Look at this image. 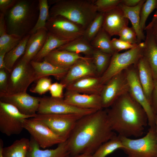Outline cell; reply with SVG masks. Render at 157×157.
I'll use <instances>...</instances> for the list:
<instances>
[{"label":"cell","mask_w":157,"mask_h":157,"mask_svg":"<svg viewBox=\"0 0 157 157\" xmlns=\"http://www.w3.org/2000/svg\"><path fill=\"white\" fill-rule=\"evenodd\" d=\"M144 30L150 33L157 43V18L154 22H150L146 26Z\"/></svg>","instance_id":"obj_45"},{"label":"cell","mask_w":157,"mask_h":157,"mask_svg":"<svg viewBox=\"0 0 157 157\" xmlns=\"http://www.w3.org/2000/svg\"><path fill=\"white\" fill-rule=\"evenodd\" d=\"M40 98L31 96L27 92L13 94L0 92V101L13 105L23 114L34 117L37 114Z\"/></svg>","instance_id":"obj_15"},{"label":"cell","mask_w":157,"mask_h":157,"mask_svg":"<svg viewBox=\"0 0 157 157\" xmlns=\"http://www.w3.org/2000/svg\"><path fill=\"white\" fill-rule=\"evenodd\" d=\"M141 0H121V3L129 7H132L137 5Z\"/></svg>","instance_id":"obj_47"},{"label":"cell","mask_w":157,"mask_h":157,"mask_svg":"<svg viewBox=\"0 0 157 157\" xmlns=\"http://www.w3.org/2000/svg\"><path fill=\"white\" fill-rule=\"evenodd\" d=\"M104 85L100 77L88 76L72 82L65 88L66 90L88 94H100Z\"/></svg>","instance_id":"obj_19"},{"label":"cell","mask_w":157,"mask_h":157,"mask_svg":"<svg viewBox=\"0 0 157 157\" xmlns=\"http://www.w3.org/2000/svg\"><path fill=\"white\" fill-rule=\"evenodd\" d=\"M30 63L34 70L37 81L41 78L50 76L61 81L69 69L58 67L45 60L40 62L31 60Z\"/></svg>","instance_id":"obj_24"},{"label":"cell","mask_w":157,"mask_h":157,"mask_svg":"<svg viewBox=\"0 0 157 157\" xmlns=\"http://www.w3.org/2000/svg\"><path fill=\"white\" fill-rule=\"evenodd\" d=\"M57 49L79 54L82 53L86 57H91L95 48L82 36L69 42Z\"/></svg>","instance_id":"obj_28"},{"label":"cell","mask_w":157,"mask_h":157,"mask_svg":"<svg viewBox=\"0 0 157 157\" xmlns=\"http://www.w3.org/2000/svg\"><path fill=\"white\" fill-rule=\"evenodd\" d=\"M104 13L98 12L84 31L83 37L90 42L102 28Z\"/></svg>","instance_id":"obj_36"},{"label":"cell","mask_w":157,"mask_h":157,"mask_svg":"<svg viewBox=\"0 0 157 157\" xmlns=\"http://www.w3.org/2000/svg\"><path fill=\"white\" fill-rule=\"evenodd\" d=\"M156 129L157 132V115H156Z\"/></svg>","instance_id":"obj_51"},{"label":"cell","mask_w":157,"mask_h":157,"mask_svg":"<svg viewBox=\"0 0 157 157\" xmlns=\"http://www.w3.org/2000/svg\"><path fill=\"white\" fill-rule=\"evenodd\" d=\"M15 0H0V10L1 13L5 14L16 3Z\"/></svg>","instance_id":"obj_44"},{"label":"cell","mask_w":157,"mask_h":157,"mask_svg":"<svg viewBox=\"0 0 157 157\" xmlns=\"http://www.w3.org/2000/svg\"><path fill=\"white\" fill-rule=\"evenodd\" d=\"M154 95L151 101V105L153 110L156 115H157V80L154 81Z\"/></svg>","instance_id":"obj_46"},{"label":"cell","mask_w":157,"mask_h":157,"mask_svg":"<svg viewBox=\"0 0 157 157\" xmlns=\"http://www.w3.org/2000/svg\"><path fill=\"white\" fill-rule=\"evenodd\" d=\"M36 81L35 73L30 62L21 59L9 73L7 93L26 92L31 84Z\"/></svg>","instance_id":"obj_8"},{"label":"cell","mask_w":157,"mask_h":157,"mask_svg":"<svg viewBox=\"0 0 157 157\" xmlns=\"http://www.w3.org/2000/svg\"><path fill=\"white\" fill-rule=\"evenodd\" d=\"M22 124L37 142L45 149L66 141L55 133L47 126L33 117L24 119Z\"/></svg>","instance_id":"obj_11"},{"label":"cell","mask_w":157,"mask_h":157,"mask_svg":"<svg viewBox=\"0 0 157 157\" xmlns=\"http://www.w3.org/2000/svg\"><path fill=\"white\" fill-rule=\"evenodd\" d=\"M49 1L52 4L49 9L50 16H61L85 30L98 13L94 0H56Z\"/></svg>","instance_id":"obj_4"},{"label":"cell","mask_w":157,"mask_h":157,"mask_svg":"<svg viewBox=\"0 0 157 157\" xmlns=\"http://www.w3.org/2000/svg\"><path fill=\"white\" fill-rule=\"evenodd\" d=\"M46 28L48 32L62 40L71 41L83 35L81 26L60 15L50 16Z\"/></svg>","instance_id":"obj_10"},{"label":"cell","mask_w":157,"mask_h":157,"mask_svg":"<svg viewBox=\"0 0 157 157\" xmlns=\"http://www.w3.org/2000/svg\"><path fill=\"white\" fill-rule=\"evenodd\" d=\"M125 71L129 86V92L144 110L147 116L148 125L150 127H156V115L145 95L137 70L134 68L129 67Z\"/></svg>","instance_id":"obj_12"},{"label":"cell","mask_w":157,"mask_h":157,"mask_svg":"<svg viewBox=\"0 0 157 157\" xmlns=\"http://www.w3.org/2000/svg\"><path fill=\"white\" fill-rule=\"evenodd\" d=\"M9 73L5 69H0V92H7Z\"/></svg>","instance_id":"obj_43"},{"label":"cell","mask_w":157,"mask_h":157,"mask_svg":"<svg viewBox=\"0 0 157 157\" xmlns=\"http://www.w3.org/2000/svg\"><path fill=\"white\" fill-rule=\"evenodd\" d=\"M143 56L151 69L155 81L157 80V43L152 35L146 31Z\"/></svg>","instance_id":"obj_26"},{"label":"cell","mask_w":157,"mask_h":157,"mask_svg":"<svg viewBox=\"0 0 157 157\" xmlns=\"http://www.w3.org/2000/svg\"><path fill=\"white\" fill-rule=\"evenodd\" d=\"M3 142L0 140L3 157H26L30 144V140L22 138L15 141L10 145L3 147Z\"/></svg>","instance_id":"obj_27"},{"label":"cell","mask_w":157,"mask_h":157,"mask_svg":"<svg viewBox=\"0 0 157 157\" xmlns=\"http://www.w3.org/2000/svg\"><path fill=\"white\" fill-rule=\"evenodd\" d=\"M48 32L46 28L37 30L30 35L27 42L23 56L21 58L30 63L43 46L47 38Z\"/></svg>","instance_id":"obj_23"},{"label":"cell","mask_w":157,"mask_h":157,"mask_svg":"<svg viewBox=\"0 0 157 157\" xmlns=\"http://www.w3.org/2000/svg\"><path fill=\"white\" fill-rule=\"evenodd\" d=\"M121 0H94V4L98 12L104 13L117 6Z\"/></svg>","instance_id":"obj_38"},{"label":"cell","mask_w":157,"mask_h":157,"mask_svg":"<svg viewBox=\"0 0 157 157\" xmlns=\"http://www.w3.org/2000/svg\"><path fill=\"white\" fill-rule=\"evenodd\" d=\"M72 157H92V155L88 154H83Z\"/></svg>","instance_id":"obj_49"},{"label":"cell","mask_w":157,"mask_h":157,"mask_svg":"<svg viewBox=\"0 0 157 157\" xmlns=\"http://www.w3.org/2000/svg\"><path fill=\"white\" fill-rule=\"evenodd\" d=\"M6 53H0V69H4L7 70L4 62V58Z\"/></svg>","instance_id":"obj_48"},{"label":"cell","mask_w":157,"mask_h":157,"mask_svg":"<svg viewBox=\"0 0 157 157\" xmlns=\"http://www.w3.org/2000/svg\"><path fill=\"white\" fill-rule=\"evenodd\" d=\"M30 36L28 35L24 37L17 46L6 54L4 62L9 73L13 69L17 60L24 54Z\"/></svg>","instance_id":"obj_30"},{"label":"cell","mask_w":157,"mask_h":157,"mask_svg":"<svg viewBox=\"0 0 157 157\" xmlns=\"http://www.w3.org/2000/svg\"><path fill=\"white\" fill-rule=\"evenodd\" d=\"M129 92L124 70L113 76L103 85L100 94L103 108H110L118 98Z\"/></svg>","instance_id":"obj_13"},{"label":"cell","mask_w":157,"mask_h":157,"mask_svg":"<svg viewBox=\"0 0 157 157\" xmlns=\"http://www.w3.org/2000/svg\"><path fill=\"white\" fill-rule=\"evenodd\" d=\"M118 35L122 40L133 44H138L136 34L133 28L126 26L122 29Z\"/></svg>","instance_id":"obj_40"},{"label":"cell","mask_w":157,"mask_h":157,"mask_svg":"<svg viewBox=\"0 0 157 157\" xmlns=\"http://www.w3.org/2000/svg\"><path fill=\"white\" fill-rule=\"evenodd\" d=\"M136 65L140 82L146 97L151 104V94L154 85L151 70L143 55L140 58Z\"/></svg>","instance_id":"obj_22"},{"label":"cell","mask_w":157,"mask_h":157,"mask_svg":"<svg viewBox=\"0 0 157 157\" xmlns=\"http://www.w3.org/2000/svg\"><path fill=\"white\" fill-rule=\"evenodd\" d=\"M157 6V0H147L143 3L140 13V26L143 31L146 27L147 19L151 13Z\"/></svg>","instance_id":"obj_37"},{"label":"cell","mask_w":157,"mask_h":157,"mask_svg":"<svg viewBox=\"0 0 157 157\" xmlns=\"http://www.w3.org/2000/svg\"><path fill=\"white\" fill-rule=\"evenodd\" d=\"M63 99L66 103L80 108L97 110L103 109L100 94H88L66 90Z\"/></svg>","instance_id":"obj_16"},{"label":"cell","mask_w":157,"mask_h":157,"mask_svg":"<svg viewBox=\"0 0 157 157\" xmlns=\"http://www.w3.org/2000/svg\"><path fill=\"white\" fill-rule=\"evenodd\" d=\"M156 8H157L156 11L155 12L153 16V18L152 19V20L151 22H154L157 18V6Z\"/></svg>","instance_id":"obj_50"},{"label":"cell","mask_w":157,"mask_h":157,"mask_svg":"<svg viewBox=\"0 0 157 157\" xmlns=\"http://www.w3.org/2000/svg\"><path fill=\"white\" fill-rule=\"evenodd\" d=\"M0 157H3L2 154L1 147L0 146Z\"/></svg>","instance_id":"obj_52"},{"label":"cell","mask_w":157,"mask_h":157,"mask_svg":"<svg viewBox=\"0 0 157 157\" xmlns=\"http://www.w3.org/2000/svg\"><path fill=\"white\" fill-rule=\"evenodd\" d=\"M116 135L108 121L106 109L83 116L78 121L67 140L70 157L83 154L92 155Z\"/></svg>","instance_id":"obj_1"},{"label":"cell","mask_w":157,"mask_h":157,"mask_svg":"<svg viewBox=\"0 0 157 157\" xmlns=\"http://www.w3.org/2000/svg\"><path fill=\"white\" fill-rule=\"evenodd\" d=\"M65 88V85L60 83L56 82L52 83L49 89L51 97L56 98H63L64 94L63 90Z\"/></svg>","instance_id":"obj_42"},{"label":"cell","mask_w":157,"mask_h":157,"mask_svg":"<svg viewBox=\"0 0 157 157\" xmlns=\"http://www.w3.org/2000/svg\"><path fill=\"white\" fill-rule=\"evenodd\" d=\"M144 47V42H142L136 47L124 52H115L112 55L107 69L100 77L101 83L104 85L114 76L133 65H136L143 55Z\"/></svg>","instance_id":"obj_6"},{"label":"cell","mask_w":157,"mask_h":157,"mask_svg":"<svg viewBox=\"0 0 157 157\" xmlns=\"http://www.w3.org/2000/svg\"><path fill=\"white\" fill-rule=\"evenodd\" d=\"M111 37L102 27L90 43L94 48L113 55L115 52L112 45Z\"/></svg>","instance_id":"obj_32"},{"label":"cell","mask_w":157,"mask_h":157,"mask_svg":"<svg viewBox=\"0 0 157 157\" xmlns=\"http://www.w3.org/2000/svg\"><path fill=\"white\" fill-rule=\"evenodd\" d=\"M112 55L95 49L92 57L98 76L100 77L105 72Z\"/></svg>","instance_id":"obj_34"},{"label":"cell","mask_w":157,"mask_h":157,"mask_svg":"<svg viewBox=\"0 0 157 157\" xmlns=\"http://www.w3.org/2000/svg\"><path fill=\"white\" fill-rule=\"evenodd\" d=\"M89 58L83 56L80 54L56 49L47 55L43 60L60 68L69 69L79 60Z\"/></svg>","instance_id":"obj_21"},{"label":"cell","mask_w":157,"mask_h":157,"mask_svg":"<svg viewBox=\"0 0 157 157\" xmlns=\"http://www.w3.org/2000/svg\"><path fill=\"white\" fill-rule=\"evenodd\" d=\"M38 1H17L4 14L7 33L22 38L29 35L39 14Z\"/></svg>","instance_id":"obj_3"},{"label":"cell","mask_w":157,"mask_h":157,"mask_svg":"<svg viewBox=\"0 0 157 157\" xmlns=\"http://www.w3.org/2000/svg\"><path fill=\"white\" fill-rule=\"evenodd\" d=\"M145 1L141 0L137 5L132 7L126 6L121 3L119 5L123 11L124 17L130 21L132 27L136 34L138 44L144 41L145 39L146 36L140 26L141 10Z\"/></svg>","instance_id":"obj_25"},{"label":"cell","mask_w":157,"mask_h":157,"mask_svg":"<svg viewBox=\"0 0 157 157\" xmlns=\"http://www.w3.org/2000/svg\"><path fill=\"white\" fill-rule=\"evenodd\" d=\"M31 137L26 157H70V152L67 140L58 144L54 149L42 150Z\"/></svg>","instance_id":"obj_20"},{"label":"cell","mask_w":157,"mask_h":157,"mask_svg":"<svg viewBox=\"0 0 157 157\" xmlns=\"http://www.w3.org/2000/svg\"><path fill=\"white\" fill-rule=\"evenodd\" d=\"M52 84L51 80L48 77H44L39 79L35 86L30 90L32 93L42 95L49 91Z\"/></svg>","instance_id":"obj_39"},{"label":"cell","mask_w":157,"mask_h":157,"mask_svg":"<svg viewBox=\"0 0 157 157\" xmlns=\"http://www.w3.org/2000/svg\"><path fill=\"white\" fill-rule=\"evenodd\" d=\"M120 136L124 146L122 150L126 154V157H157L156 126L150 127L147 134L138 139Z\"/></svg>","instance_id":"obj_5"},{"label":"cell","mask_w":157,"mask_h":157,"mask_svg":"<svg viewBox=\"0 0 157 157\" xmlns=\"http://www.w3.org/2000/svg\"><path fill=\"white\" fill-rule=\"evenodd\" d=\"M97 111L95 110L83 109L75 107L66 103L63 98L45 96L40 98L37 114H78L85 115Z\"/></svg>","instance_id":"obj_14"},{"label":"cell","mask_w":157,"mask_h":157,"mask_svg":"<svg viewBox=\"0 0 157 157\" xmlns=\"http://www.w3.org/2000/svg\"><path fill=\"white\" fill-rule=\"evenodd\" d=\"M33 117L22 114L11 104L0 101V131L8 136L20 134L24 129L23 120Z\"/></svg>","instance_id":"obj_9"},{"label":"cell","mask_w":157,"mask_h":157,"mask_svg":"<svg viewBox=\"0 0 157 157\" xmlns=\"http://www.w3.org/2000/svg\"><path fill=\"white\" fill-rule=\"evenodd\" d=\"M68 40L59 39L48 32L46 41L42 48L32 60L40 62L51 52L67 43Z\"/></svg>","instance_id":"obj_31"},{"label":"cell","mask_w":157,"mask_h":157,"mask_svg":"<svg viewBox=\"0 0 157 157\" xmlns=\"http://www.w3.org/2000/svg\"><path fill=\"white\" fill-rule=\"evenodd\" d=\"M109 108L106 109L107 119L114 131L128 138L142 135L148 124L147 116L129 92L120 96Z\"/></svg>","instance_id":"obj_2"},{"label":"cell","mask_w":157,"mask_h":157,"mask_svg":"<svg viewBox=\"0 0 157 157\" xmlns=\"http://www.w3.org/2000/svg\"><path fill=\"white\" fill-rule=\"evenodd\" d=\"M97 76L92 57L81 59L69 68L60 83L66 87L72 82L81 78Z\"/></svg>","instance_id":"obj_17"},{"label":"cell","mask_w":157,"mask_h":157,"mask_svg":"<svg viewBox=\"0 0 157 157\" xmlns=\"http://www.w3.org/2000/svg\"><path fill=\"white\" fill-rule=\"evenodd\" d=\"M129 19L124 16L123 11L118 5L104 13L102 28L111 37L118 35L121 31L128 26Z\"/></svg>","instance_id":"obj_18"},{"label":"cell","mask_w":157,"mask_h":157,"mask_svg":"<svg viewBox=\"0 0 157 157\" xmlns=\"http://www.w3.org/2000/svg\"></svg>","instance_id":"obj_53"},{"label":"cell","mask_w":157,"mask_h":157,"mask_svg":"<svg viewBox=\"0 0 157 157\" xmlns=\"http://www.w3.org/2000/svg\"><path fill=\"white\" fill-rule=\"evenodd\" d=\"M22 39L7 33L4 14L0 13V53H6L17 46Z\"/></svg>","instance_id":"obj_29"},{"label":"cell","mask_w":157,"mask_h":157,"mask_svg":"<svg viewBox=\"0 0 157 157\" xmlns=\"http://www.w3.org/2000/svg\"><path fill=\"white\" fill-rule=\"evenodd\" d=\"M124 147L120 137L118 135L103 144L92 155V157H106L116 150Z\"/></svg>","instance_id":"obj_33"},{"label":"cell","mask_w":157,"mask_h":157,"mask_svg":"<svg viewBox=\"0 0 157 157\" xmlns=\"http://www.w3.org/2000/svg\"><path fill=\"white\" fill-rule=\"evenodd\" d=\"M112 47L115 52L130 49L136 47L138 44H133L122 40L119 39L113 38L111 40Z\"/></svg>","instance_id":"obj_41"},{"label":"cell","mask_w":157,"mask_h":157,"mask_svg":"<svg viewBox=\"0 0 157 157\" xmlns=\"http://www.w3.org/2000/svg\"><path fill=\"white\" fill-rule=\"evenodd\" d=\"M83 116L78 114H37L33 118L46 125L55 133L67 140L78 121Z\"/></svg>","instance_id":"obj_7"},{"label":"cell","mask_w":157,"mask_h":157,"mask_svg":"<svg viewBox=\"0 0 157 157\" xmlns=\"http://www.w3.org/2000/svg\"><path fill=\"white\" fill-rule=\"evenodd\" d=\"M39 14L36 23L29 35H31L41 28H46V22L49 18V7L47 0H39Z\"/></svg>","instance_id":"obj_35"}]
</instances>
